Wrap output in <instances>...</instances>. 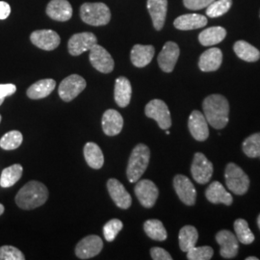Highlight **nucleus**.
I'll return each mask as SVG.
<instances>
[{
  "label": "nucleus",
  "mask_w": 260,
  "mask_h": 260,
  "mask_svg": "<svg viewBox=\"0 0 260 260\" xmlns=\"http://www.w3.org/2000/svg\"><path fill=\"white\" fill-rule=\"evenodd\" d=\"M203 109L205 119L215 129H223L228 122L230 116V103L222 94H210L203 103Z\"/></svg>",
  "instance_id": "f257e3e1"
},
{
  "label": "nucleus",
  "mask_w": 260,
  "mask_h": 260,
  "mask_svg": "<svg viewBox=\"0 0 260 260\" xmlns=\"http://www.w3.org/2000/svg\"><path fill=\"white\" fill-rule=\"evenodd\" d=\"M48 199L47 186L39 181H29L18 192L16 204L19 208L31 210L45 205Z\"/></svg>",
  "instance_id": "f03ea898"
},
{
  "label": "nucleus",
  "mask_w": 260,
  "mask_h": 260,
  "mask_svg": "<svg viewBox=\"0 0 260 260\" xmlns=\"http://www.w3.org/2000/svg\"><path fill=\"white\" fill-rule=\"evenodd\" d=\"M150 150L149 147L144 144H138L130 154L126 176L131 183H135L146 172L149 166Z\"/></svg>",
  "instance_id": "7ed1b4c3"
},
{
  "label": "nucleus",
  "mask_w": 260,
  "mask_h": 260,
  "mask_svg": "<svg viewBox=\"0 0 260 260\" xmlns=\"http://www.w3.org/2000/svg\"><path fill=\"white\" fill-rule=\"evenodd\" d=\"M80 17L89 25L102 26L109 23L111 12L108 6L102 2L84 3L80 8Z\"/></svg>",
  "instance_id": "20e7f679"
},
{
  "label": "nucleus",
  "mask_w": 260,
  "mask_h": 260,
  "mask_svg": "<svg viewBox=\"0 0 260 260\" xmlns=\"http://www.w3.org/2000/svg\"><path fill=\"white\" fill-rule=\"evenodd\" d=\"M224 180L226 187L235 195H245L250 187L248 175L234 163H229L224 170Z\"/></svg>",
  "instance_id": "39448f33"
},
{
  "label": "nucleus",
  "mask_w": 260,
  "mask_h": 260,
  "mask_svg": "<svg viewBox=\"0 0 260 260\" xmlns=\"http://www.w3.org/2000/svg\"><path fill=\"white\" fill-rule=\"evenodd\" d=\"M145 114L148 118L156 121L161 129L167 130L172 126L171 113L167 104L161 100L150 101L146 105Z\"/></svg>",
  "instance_id": "423d86ee"
},
{
  "label": "nucleus",
  "mask_w": 260,
  "mask_h": 260,
  "mask_svg": "<svg viewBox=\"0 0 260 260\" xmlns=\"http://www.w3.org/2000/svg\"><path fill=\"white\" fill-rule=\"evenodd\" d=\"M86 81L80 75H72L60 83L58 88V93L62 101L66 103H70L75 98L83 92L86 88Z\"/></svg>",
  "instance_id": "0eeeda50"
},
{
  "label": "nucleus",
  "mask_w": 260,
  "mask_h": 260,
  "mask_svg": "<svg viewBox=\"0 0 260 260\" xmlns=\"http://www.w3.org/2000/svg\"><path fill=\"white\" fill-rule=\"evenodd\" d=\"M191 174L196 182L200 184H206L209 182L213 175V164L204 153L197 152L191 166Z\"/></svg>",
  "instance_id": "6e6552de"
},
{
  "label": "nucleus",
  "mask_w": 260,
  "mask_h": 260,
  "mask_svg": "<svg viewBox=\"0 0 260 260\" xmlns=\"http://www.w3.org/2000/svg\"><path fill=\"white\" fill-rule=\"evenodd\" d=\"M135 195L145 208L153 207L159 196V190L154 182L149 179L138 180L134 188Z\"/></svg>",
  "instance_id": "1a4fd4ad"
},
{
  "label": "nucleus",
  "mask_w": 260,
  "mask_h": 260,
  "mask_svg": "<svg viewBox=\"0 0 260 260\" xmlns=\"http://www.w3.org/2000/svg\"><path fill=\"white\" fill-rule=\"evenodd\" d=\"M90 62L93 68L103 74H109L114 70V60L111 54L98 44L90 49Z\"/></svg>",
  "instance_id": "9d476101"
},
{
  "label": "nucleus",
  "mask_w": 260,
  "mask_h": 260,
  "mask_svg": "<svg viewBox=\"0 0 260 260\" xmlns=\"http://www.w3.org/2000/svg\"><path fill=\"white\" fill-rule=\"evenodd\" d=\"M103 248V239L98 235H89L75 247V254L80 259H89L96 256Z\"/></svg>",
  "instance_id": "9b49d317"
},
{
  "label": "nucleus",
  "mask_w": 260,
  "mask_h": 260,
  "mask_svg": "<svg viewBox=\"0 0 260 260\" xmlns=\"http://www.w3.org/2000/svg\"><path fill=\"white\" fill-rule=\"evenodd\" d=\"M98 39L95 35L91 32L77 33L73 35L69 40L68 48L70 54L73 56H78L86 51H90V49L96 45Z\"/></svg>",
  "instance_id": "f8f14e48"
},
{
  "label": "nucleus",
  "mask_w": 260,
  "mask_h": 260,
  "mask_svg": "<svg viewBox=\"0 0 260 260\" xmlns=\"http://www.w3.org/2000/svg\"><path fill=\"white\" fill-rule=\"evenodd\" d=\"M216 241L220 245V254L223 258H234L239 249V241L234 233L230 231H221L216 234Z\"/></svg>",
  "instance_id": "ddd939ff"
},
{
  "label": "nucleus",
  "mask_w": 260,
  "mask_h": 260,
  "mask_svg": "<svg viewBox=\"0 0 260 260\" xmlns=\"http://www.w3.org/2000/svg\"><path fill=\"white\" fill-rule=\"evenodd\" d=\"M174 188L179 200L186 205H195L197 191L195 186L188 177L183 175H177L174 178Z\"/></svg>",
  "instance_id": "4468645a"
},
{
  "label": "nucleus",
  "mask_w": 260,
  "mask_h": 260,
  "mask_svg": "<svg viewBox=\"0 0 260 260\" xmlns=\"http://www.w3.org/2000/svg\"><path fill=\"white\" fill-rule=\"evenodd\" d=\"M30 40L34 46L47 51L54 50L59 47L61 42L60 36L55 31L50 29L34 31L30 36Z\"/></svg>",
  "instance_id": "2eb2a0df"
},
{
  "label": "nucleus",
  "mask_w": 260,
  "mask_h": 260,
  "mask_svg": "<svg viewBox=\"0 0 260 260\" xmlns=\"http://www.w3.org/2000/svg\"><path fill=\"white\" fill-rule=\"evenodd\" d=\"M180 54L179 47L174 42H167L158 55L157 62L160 69L165 73H172L176 67Z\"/></svg>",
  "instance_id": "dca6fc26"
},
{
  "label": "nucleus",
  "mask_w": 260,
  "mask_h": 260,
  "mask_svg": "<svg viewBox=\"0 0 260 260\" xmlns=\"http://www.w3.org/2000/svg\"><path fill=\"white\" fill-rule=\"evenodd\" d=\"M188 127L193 138L199 142H204L209 136L208 122L205 115L199 110H194L191 113L188 120Z\"/></svg>",
  "instance_id": "f3484780"
},
{
  "label": "nucleus",
  "mask_w": 260,
  "mask_h": 260,
  "mask_svg": "<svg viewBox=\"0 0 260 260\" xmlns=\"http://www.w3.org/2000/svg\"><path fill=\"white\" fill-rule=\"evenodd\" d=\"M107 189L112 200L118 207L127 209L132 205V198L125 187L116 178H110L107 181Z\"/></svg>",
  "instance_id": "a211bd4d"
},
{
  "label": "nucleus",
  "mask_w": 260,
  "mask_h": 260,
  "mask_svg": "<svg viewBox=\"0 0 260 260\" xmlns=\"http://www.w3.org/2000/svg\"><path fill=\"white\" fill-rule=\"evenodd\" d=\"M223 62V53L220 48L213 47L205 51L199 60V68L202 72L209 73L219 70Z\"/></svg>",
  "instance_id": "6ab92c4d"
},
{
  "label": "nucleus",
  "mask_w": 260,
  "mask_h": 260,
  "mask_svg": "<svg viewBox=\"0 0 260 260\" xmlns=\"http://www.w3.org/2000/svg\"><path fill=\"white\" fill-rule=\"evenodd\" d=\"M47 14L57 21H68L73 16V7L68 0H51L47 4Z\"/></svg>",
  "instance_id": "aec40b11"
},
{
  "label": "nucleus",
  "mask_w": 260,
  "mask_h": 260,
  "mask_svg": "<svg viewBox=\"0 0 260 260\" xmlns=\"http://www.w3.org/2000/svg\"><path fill=\"white\" fill-rule=\"evenodd\" d=\"M147 7L153 26L157 31H160L164 26L167 16L168 0H148Z\"/></svg>",
  "instance_id": "412c9836"
},
{
  "label": "nucleus",
  "mask_w": 260,
  "mask_h": 260,
  "mask_svg": "<svg viewBox=\"0 0 260 260\" xmlns=\"http://www.w3.org/2000/svg\"><path fill=\"white\" fill-rule=\"evenodd\" d=\"M103 132L108 136H116L121 133L123 126V119L117 110L108 109L104 112L103 116Z\"/></svg>",
  "instance_id": "4be33fe9"
},
{
  "label": "nucleus",
  "mask_w": 260,
  "mask_h": 260,
  "mask_svg": "<svg viewBox=\"0 0 260 260\" xmlns=\"http://www.w3.org/2000/svg\"><path fill=\"white\" fill-rule=\"evenodd\" d=\"M205 197L214 205L223 204L228 206L233 205V196L226 191V189L219 181H213L207 187L205 191Z\"/></svg>",
  "instance_id": "5701e85b"
},
{
  "label": "nucleus",
  "mask_w": 260,
  "mask_h": 260,
  "mask_svg": "<svg viewBox=\"0 0 260 260\" xmlns=\"http://www.w3.org/2000/svg\"><path fill=\"white\" fill-rule=\"evenodd\" d=\"M155 53V49L152 46L135 45L132 47L130 59L132 64L137 68H144L151 62Z\"/></svg>",
  "instance_id": "b1692460"
},
{
  "label": "nucleus",
  "mask_w": 260,
  "mask_h": 260,
  "mask_svg": "<svg viewBox=\"0 0 260 260\" xmlns=\"http://www.w3.org/2000/svg\"><path fill=\"white\" fill-rule=\"evenodd\" d=\"M131 94L132 87L129 80L123 76L117 78L114 90V98L116 103L121 108L126 107L130 103Z\"/></svg>",
  "instance_id": "393cba45"
},
{
  "label": "nucleus",
  "mask_w": 260,
  "mask_h": 260,
  "mask_svg": "<svg viewBox=\"0 0 260 260\" xmlns=\"http://www.w3.org/2000/svg\"><path fill=\"white\" fill-rule=\"evenodd\" d=\"M207 24V18L200 14H186L178 17L174 21L175 27L178 30H193L205 27Z\"/></svg>",
  "instance_id": "a878e982"
},
{
  "label": "nucleus",
  "mask_w": 260,
  "mask_h": 260,
  "mask_svg": "<svg viewBox=\"0 0 260 260\" xmlns=\"http://www.w3.org/2000/svg\"><path fill=\"white\" fill-rule=\"evenodd\" d=\"M56 81L47 78L39 80L36 83L32 84L27 89L28 98L31 100H41L48 96L55 89Z\"/></svg>",
  "instance_id": "bb28decb"
},
{
  "label": "nucleus",
  "mask_w": 260,
  "mask_h": 260,
  "mask_svg": "<svg viewBox=\"0 0 260 260\" xmlns=\"http://www.w3.org/2000/svg\"><path fill=\"white\" fill-rule=\"evenodd\" d=\"M84 157L87 164L94 170H99L104 164L103 150L93 142H89L84 147Z\"/></svg>",
  "instance_id": "cd10ccee"
},
{
  "label": "nucleus",
  "mask_w": 260,
  "mask_h": 260,
  "mask_svg": "<svg viewBox=\"0 0 260 260\" xmlns=\"http://www.w3.org/2000/svg\"><path fill=\"white\" fill-rule=\"evenodd\" d=\"M226 36V31L221 26L209 27L199 35L200 43L205 47H211L221 43Z\"/></svg>",
  "instance_id": "c85d7f7f"
},
{
  "label": "nucleus",
  "mask_w": 260,
  "mask_h": 260,
  "mask_svg": "<svg viewBox=\"0 0 260 260\" xmlns=\"http://www.w3.org/2000/svg\"><path fill=\"white\" fill-rule=\"evenodd\" d=\"M233 50L236 55L246 62L252 63L260 59L259 50L246 41H237L233 46Z\"/></svg>",
  "instance_id": "c756f323"
},
{
  "label": "nucleus",
  "mask_w": 260,
  "mask_h": 260,
  "mask_svg": "<svg viewBox=\"0 0 260 260\" xmlns=\"http://www.w3.org/2000/svg\"><path fill=\"white\" fill-rule=\"evenodd\" d=\"M198 239H199V233L195 226L193 225L183 226L178 234L180 250L187 252L190 249L195 247Z\"/></svg>",
  "instance_id": "7c9ffc66"
},
{
  "label": "nucleus",
  "mask_w": 260,
  "mask_h": 260,
  "mask_svg": "<svg viewBox=\"0 0 260 260\" xmlns=\"http://www.w3.org/2000/svg\"><path fill=\"white\" fill-rule=\"evenodd\" d=\"M23 168L19 164H14L10 167L5 168L0 177V186L2 188H9L15 185L22 176Z\"/></svg>",
  "instance_id": "2f4dec72"
},
{
  "label": "nucleus",
  "mask_w": 260,
  "mask_h": 260,
  "mask_svg": "<svg viewBox=\"0 0 260 260\" xmlns=\"http://www.w3.org/2000/svg\"><path fill=\"white\" fill-rule=\"evenodd\" d=\"M144 231L150 239L155 241H165L167 239V231L163 223L159 220H148L144 223Z\"/></svg>",
  "instance_id": "473e14b6"
},
{
  "label": "nucleus",
  "mask_w": 260,
  "mask_h": 260,
  "mask_svg": "<svg viewBox=\"0 0 260 260\" xmlns=\"http://www.w3.org/2000/svg\"><path fill=\"white\" fill-rule=\"evenodd\" d=\"M234 231L238 241L242 244L250 245L254 241V235L251 233L249 223L244 219H237L234 222Z\"/></svg>",
  "instance_id": "72a5a7b5"
},
{
  "label": "nucleus",
  "mask_w": 260,
  "mask_h": 260,
  "mask_svg": "<svg viewBox=\"0 0 260 260\" xmlns=\"http://www.w3.org/2000/svg\"><path fill=\"white\" fill-rule=\"evenodd\" d=\"M242 149L248 157L255 158L260 156V132L249 136L243 142Z\"/></svg>",
  "instance_id": "f704fd0d"
},
{
  "label": "nucleus",
  "mask_w": 260,
  "mask_h": 260,
  "mask_svg": "<svg viewBox=\"0 0 260 260\" xmlns=\"http://www.w3.org/2000/svg\"><path fill=\"white\" fill-rule=\"evenodd\" d=\"M23 141L22 134L18 130L7 132L0 139V148L5 150H13L18 149Z\"/></svg>",
  "instance_id": "c9c22d12"
},
{
  "label": "nucleus",
  "mask_w": 260,
  "mask_h": 260,
  "mask_svg": "<svg viewBox=\"0 0 260 260\" xmlns=\"http://www.w3.org/2000/svg\"><path fill=\"white\" fill-rule=\"evenodd\" d=\"M232 4L233 0H215L206 8V16L210 18L221 17L231 9Z\"/></svg>",
  "instance_id": "e433bc0d"
},
{
  "label": "nucleus",
  "mask_w": 260,
  "mask_h": 260,
  "mask_svg": "<svg viewBox=\"0 0 260 260\" xmlns=\"http://www.w3.org/2000/svg\"><path fill=\"white\" fill-rule=\"evenodd\" d=\"M213 254V249L209 246H195L187 251V258L189 260H209L212 258Z\"/></svg>",
  "instance_id": "4c0bfd02"
},
{
  "label": "nucleus",
  "mask_w": 260,
  "mask_h": 260,
  "mask_svg": "<svg viewBox=\"0 0 260 260\" xmlns=\"http://www.w3.org/2000/svg\"><path fill=\"white\" fill-rule=\"evenodd\" d=\"M122 222L119 219H112L105 223L103 226V234L105 240L108 242L114 241L117 235L122 230Z\"/></svg>",
  "instance_id": "58836bf2"
},
{
  "label": "nucleus",
  "mask_w": 260,
  "mask_h": 260,
  "mask_svg": "<svg viewBox=\"0 0 260 260\" xmlns=\"http://www.w3.org/2000/svg\"><path fill=\"white\" fill-rule=\"evenodd\" d=\"M24 254L13 246L0 247V260H24Z\"/></svg>",
  "instance_id": "ea45409f"
},
{
  "label": "nucleus",
  "mask_w": 260,
  "mask_h": 260,
  "mask_svg": "<svg viewBox=\"0 0 260 260\" xmlns=\"http://www.w3.org/2000/svg\"><path fill=\"white\" fill-rule=\"evenodd\" d=\"M215 0H183V4L187 9L202 10L207 8Z\"/></svg>",
  "instance_id": "a19ab883"
},
{
  "label": "nucleus",
  "mask_w": 260,
  "mask_h": 260,
  "mask_svg": "<svg viewBox=\"0 0 260 260\" xmlns=\"http://www.w3.org/2000/svg\"><path fill=\"white\" fill-rule=\"evenodd\" d=\"M150 255L151 258L154 260H172L173 257L171 254L168 252L166 250L159 248V247H154L150 250Z\"/></svg>",
  "instance_id": "79ce46f5"
},
{
  "label": "nucleus",
  "mask_w": 260,
  "mask_h": 260,
  "mask_svg": "<svg viewBox=\"0 0 260 260\" xmlns=\"http://www.w3.org/2000/svg\"><path fill=\"white\" fill-rule=\"evenodd\" d=\"M16 91L17 87L14 84H0V99L5 100V98L14 94Z\"/></svg>",
  "instance_id": "37998d69"
},
{
  "label": "nucleus",
  "mask_w": 260,
  "mask_h": 260,
  "mask_svg": "<svg viewBox=\"0 0 260 260\" xmlns=\"http://www.w3.org/2000/svg\"><path fill=\"white\" fill-rule=\"evenodd\" d=\"M11 14V7L7 2L0 1V19H6Z\"/></svg>",
  "instance_id": "c03bdc74"
},
{
  "label": "nucleus",
  "mask_w": 260,
  "mask_h": 260,
  "mask_svg": "<svg viewBox=\"0 0 260 260\" xmlns=\"http://www.w3.org/2000/svg\"><path fill=\"white\" fill-rule=\"evenodd\" d=\"M4 210H5V209H4V206L0 204V216L4 213Z\"/></svg>",
  "instance_id": "a18cd8bd"
},
{
  "label": "nucleus",
  "mask_w": 260,
  "mask_h": 260,
  "mask_svg": "<svg viewBox=\"0 0 260 260\" xmlns=\"http://www.w3.org/2000/svg\"><path fill=\"white\" fill-rule=\"evenodd\" d=\"M246 260H258L257 257H254V256H249V257H247Z\"/></svg>",
  "instance_id": "49530a36"
},
{
  "label": "nucleus",
  "mask_w": 260,
  "mask_h": 260,
  "mask_svg": "<svg viewBox=\"0 0 260 260\" xmlns=\"http://www.w3.org/2000/svg\"><path fill=\"white\" fill-rule=\"evenodd\" d=\"M257 225H258V228H259L260 230V214L259 216H258V218H257Z\"/></svg>",
  "instance_id": "de8ad7c7"
},
{
  "label": "nucleus",
  "mask_w": 260,
  "mask_h": 260,
  "mask_svg": "<svg viewBox=\"0 0 260 260\" xmlns=\"http://www.w3.org/2000/svg\"><path fill=\"white\" fill-rule=\"evenodd\" d=\"M3 103H4V100H3V99H0V105Z\"/></svg>",
  "instance_id": "09e8293b"
},
{
  "label": "nucleus",
  "mask_w": 260,
  "mask_h": 260,
  "mask_svg": "<svg viewBox=\"0 0 260 260\" xmlns=\"http://www.w3.org/2000/svg\"><path fill=\"white\" fill-rule=\"evenodd\" d=\"M166 134H167V135H169V134H170V131H169V130L167 129V131H166Z\"/></svg>",
  "instance_id": "8fccbe9b"
},
{
  "label": "nucleus",
  "mask_w": 260,
  "mask_h": 260,
  "mask_svg": "<svg viewBox=\"0 0 260 260\" xmlns=\"http://www.w3.org/2000/svg\"><path fill=\"white\" fill-rule=\"evenodd\" d=\"M0 122H1V115H0Z\"/></svg>",
  "instance_id": "3c124183"
},
{
  "label": "nucleus",
  "mask_w": 260,
  "mask_h": 260,
  "mask_svg": "<svg viewBox=\"0 0 260 260\" xmlns=\"http://www.w3.org/2000/svg\"><path fill=\"white\" fill-rule=\"evenodd\" d=\"M259 158H260V156H259Z\"/></svg>",
  "instance_id": "603ef678"
}]
</instances>
